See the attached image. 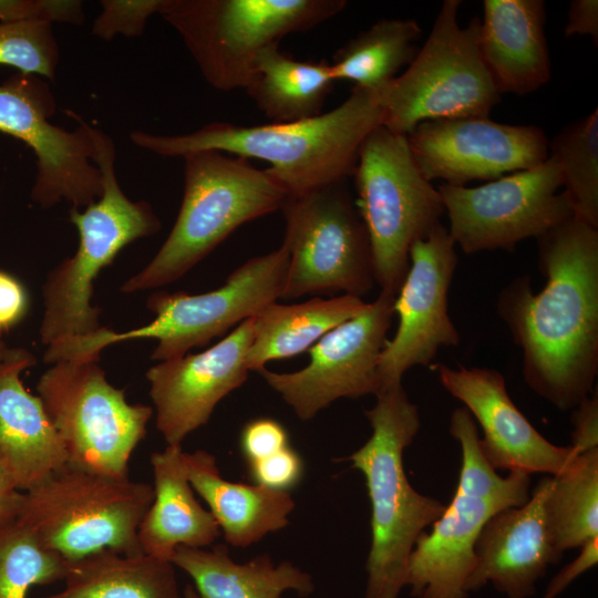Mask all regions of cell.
Returning a JSON list of instances; mask_svg holds the SVG:
<instances>
[{
  "label": "cell",
  "instance_id": "cell-1",
  "mask_svg": "<svg viewBox=\"0 0 598 598\" xmlns=\"http://www.w3.org/2000/svg\"><path fill=\"white\" fill-rule=\"evenodd\" d=\"M544 289L527 276L502 289L496 311L522 349L527 385L555 408L575 409L598 373V227L575 214L537 239Z\"/></svg>",
  "mask_w": 598,
  "mask_h": 598
},
{
  "label": "cell",
  "instance_id": "cell-2",
  "mask_svg": "<svg viewBox=\"0 0 598 598\" xmlns=\"http://www.w3.org/2000/svg\"><path fill=\"white\" fill-rule=\"evenodd\" d=\"M382 120L378 92L353 86L336 109L303 121L255 126L212 122L179 135L135 130L130 140L166 157L218 151L261 159L270 164L267 169L289 196H295L352 176L362 142Z\"/></svg>",
  "mask_w": 598,
  "mask_h": 598
},
{
  "label": "cell",
  "instance_id": "cell-3",
  "mask_svg": "<svg viewBox=\"0 0 598 598\" xmlns=\"http://www.w3.org/2000/svg\"><path fill=\"white\" fill-rule=\"evenodd\" d=\"M375 398L374 406L365 411L372 434L346 460L363 474L371 505L364 598H398L417 537L441 517L446 505L415 491L404 472L403 452L421 424L417 406L402 383Z\"/></svg>",
  "mask_w": 598,
  "mask_h": 598
},
{
  "label": "cell",
  "instance_id": "cell-4",
  "mask_svg": "<svg viewBox=\"0 0 598 598\" xmlns=\"http://www.w3.org/2000/svg\"><path fill=\"white\" fill-rule=\"evenodd\" d=\"M184 194L176 221L154 258L121 290L137 292L176 281L235 229L277 209L289 196L269 173L218 151L183 156Z\"/></svg>",
  "mask_w": 598,
  "mask_h": 598
},
{
  "label": "cell",
  "instance_id": "cell-5",
  "mask_svg": "<svg viewBox=\"0 0 598 598\" xmlns=\"http://www.w3.org/2000/svg\"><path fill=\"white\" fill-rule=\"evenodd\" d=\"M93 162L102 175V194L70 220L79 231L75 254L64 259L43 285L44 313L41 342L53 346L95 333L102 326L100 308L92 306L93 283L128 244L156 234L161 220L145 200L133 202L123 193L115 175V146L103 131L90 125Z\"/></svg>",
  "mask_w": 598,
  "mask_h": 598
},
{
  "label": "cell",
  "instance_id": "cell-6",
  "mask_svg": "<svg viewBox=\"0 0 598 598\" xmlns=\"http://www.w3.org/2000/svg\"><path fill=\"white\" fill-rule=\"evenodd\" d=\"M288 266L289 255L281 245L247 260L221 287L212 291L199 295L154 292L146 302L155 315L152 322L121 333L102 327L90 336L54 346L51 358L53 361H99L106 346L142 338L158 341L152 354L154 360L183 357L192 348L205 346L281 298Z\"/></svg>",
  "mask_w": 598,
  "mask_h": 598
},
{
  "label": "cell",
  "instance_id": "cell-7",
  "mask_svg": "<svg viewBox=\"0 0 598 598\" xmlns=\"http://www.w3.org/2000/svg\"><path fill=\"white\" fill-rule=\"evenodd\" d=\"M153 498L151 484L66 464L23 492L16 522L66 561L104 549L135 554Z\"/></svg>",
  "mask_w": 598,
  "mask_h": 598
},
{
  "label": "cell",
  "instance_id": "cell-8",
  "mask_svg": "<svg viewBox=\"0 0 598 598\" xmlns=\"http://www.w3.org/2000/svg\"><path fill=\"white\" fill-rule=\"evenodd\" d=\"M344 0H164L158 14L178 33L206 82L246 89L258 54L340 13Z\"/></svg>",
  "mask_w": 598,
  "mask_h": 598
},
{
  "label": "cell",
  "instance_id": "cell-9",
  "mask_svg": "<svg viewBox=\"0 0 598 598\" xmlns=\"http://www.w3.org/2000/svg\"><path fill=\"white\" fill-rule=\"evenodd\" d=\"M368 231L375 283L396 296L410 266V248L441 224L440 193L412 156L406 135L383 125L362 142L352 173Z\"/></svg>",
  "mask_w": 598,
  "mask_h": 598
},
{
  "label": "cell",
  "instance_id": "cell-10",
  "mask_svg": "<svg viewBox=\"0 0 598 598\" xmlns=\"http://www.w3.org/2000/svg\"><path fill=\"white\" fill-rule=\"evenodd\" d=\"M460 6V0L443 1L406 70L378 92L388 130L408 135L426 121L488 117L499 102L477 45L480 19L462 28Z\"/></svg>",
  "mask_w": 598,
  "mask_h": 598
},
{
  "label": "cell",
  "instance_id": "cell-11",
  "mask_svg": "<svg viewBox=\"0 0 598 598\" xmlns=\"http://www.w3.org/2000/svg\"><path fill=\"white\" fill-rule=\"evenodd\" d=\"M68 465L113 477H128V464L154 409L126 401L97 361H59L37 384Z\"/></svg>",
  "mask_w": 598,
  "mask_h": 598
},
{
  "label": "cell",
  "instance_id": "cell-12",
  "mask_svg": "<svg viewBox=\"0 0 598 598\" xmlns=\"http://www.w3.org/2000/svg\"><path fill=\"white\" fill-rule=\"evenodd\" d=\"M346 182L288 196L281 206L289 255L282 299L340 291L362 298L373 288L368 231Z\"/></svg>",
  "mask_w": 598,
  "mask_h": 598
},
{
  "label": "cell",
  "instance_id": "cell-13",
  "mask_svg": "<svg viewBox=\"0 0 598 598\" xmlns=\"http://www.w3.org/2000/svg\"><path fill=\"white\" fill-rule=\"evenodd\" d=\"M555 159L477 187L440 184L448 234L465 254L503 249L538 238L574 215Z\"/></svg>",
  "mask_w": 598,
  "mask_h": 598
},
{
  "label": "cell",
  "instance_id": "cell-14",
  "mask_svg": "<svg viewBox=\"0 0 598 598\" xmlns=\"http://www.w3.org/2000/svg\"><path fill=\"white\" fill-rule=\"evenodd\" d=\"M55 111L54 95L39 75L19 72L0 83V132L27 144L37 157L31 199L42 208L62 200L85 208L102 194L90 124L66 111L79 124L66 131L50 122Z\"/></svg>",
  "mask_w": 598,
  "mask_h": 598
},
{
  "label": "cell",
  "instance_id": "cell-15",
  "mask_svg": "<svg viewBox=\"0 0 598 598\" xmlns=\"http://www.w3.org/2000/svg\"><path fill=\"white\" fill-rule=\"evenodd\" d=\"M395 295L381 290L357 316L326 333L308 351L310 362L288 373L258 371L267 384L308 421L332 402L379 391L378 364L394 316Z\"/></svg>",
  "mask_w": 598,
  "mask_h": 598
},
{
  "label": "cell",
  "instance_id": "cell-16",
  "mask_svg": "<svg viewBox=\"0 0 598 598\" xmlns=\"http://www.w3.org/2000/svg\"><path fill=\"white\" fill-rule=\"evenodd\" d=\"M409 255V270L394 300L398 329L379 359L378 393L401 384L411 368L431 364L440 348L460 342L447 311V292L457 265L447 228L436 226L426 238L412 244Z\"/></svg>",
  "mask_w": 598,
  "mask_h": 598
},
{
  "label": "cell",
  "instance_id": "cell-17",
  "mask_svg": "<svg viewBox=\"0 0 598 598\" xmlns=\"http://www.w3.org/2000/svg\"><path fill=\"white\" fill-rule=\"evenodd\" d=\"M416 166L430 182L465 186L532 168L548 157L542 128L488 117H453L420 123L406 135Z\"/></svg>",
  "mask_w": 598,
  "mask_h": 598
},
{
  "label": "cell",
  "instance_id": "cell-18",
  "mask_svg": "<svg viewBox=\"0 0 598 598\" xmlns=\"http://www.w3.org/2000/svg\"><path fill=\"white\" fill-rule=\"evenodd\" d=\"M251 341L249 318L209 349L161 361L148 369L156 427L166 445L182 446L187 435L208 422L216 405L245 383Z\"/></svg>",
  "mask_w": 598,
  "mask_h": 598
},
{
  "label": "cell",
  "instance_id": "cell-19",
  "mask_svg": "<svg viewBox=\"0 0 598 598\" xmlns=\"http://www.w3.org/2000/svg\"><path fill=\"white\" fill-rule=\"evenodd\" d=\"M442 386L476 420L482 452L494 470L556 476L578 456L545 439L512 401L504 377L489 368L433 365Z\"/></svg>",
  "mask_w": 598,
  "mask_h": 598
},
{
  "label": "cell",
  "instance_id": "cell-20",
  "mask_svg": "<svg viewBox=\"0 0 598 598\" xmlns=\"http://www.w3.org/2000/svg\"><path fill=\"white\" fill-rule=\"evenodd\" d=\"M548 482L549 477L542 478L523 506L502 509L484 524L465 586L468 594L489 582L507 598H528L548 567L561 559L544 511Z\"/></svg>",
  "mask_w": 598,
  "mask_h": 598
},
{
  "label": "cell",
  "instance_id": "cell-21",
  "mask_svg": "<svg viewBox=\"0 0 598 598\" xmlns=\"http://www.w3.org/2000/svg\"><path fill=\"white\" fill-rule=\"evenodd\" d=\"M35 363L24 348H8L0 361V468L21 492L68 464L40 398L21 380V373Z\"/></svg>",
  "mask_w": 598,
  "mask_h": 598
},
{
  "label": "cell",
  "instance_id": "cell-22",
  "mask_svg": "<svg viewBox=\"0 0 598 598\" xmlns=\"http://www.w3.org/2000/svg\"><path fill=\"white\" fill-rule=\"evenodd\" d=\"M543 0H485L477 45L499 94L525 95L550 80Z\"/></svg>",
  "mask_w": 598,
  "mask_h": 598
},
{
  "label": "cell",
  "instance_id": "cell-23",
  "mask_svg": "<svg viewBox=\"0 0 598 598\" xmlns=\"http://www.w3.org/2000/svg\"><path fill=\"white\" fill-rule=\"evenodd\" d=\"M505 509L494 502L455 491L432 529L423 532L410 554L405 586L415 598H467L474 546L484 524Z\"/></svg>",
  "mask_w": 598,
  "mask_h": 598
},
{
  "label": "cell",
  "instance_id": "cell-24",
  "mask_svg": "<svg viewBox=\"0 0 598 598\" xmlns=\"http://www.w3.org/2000/svg\"><path fill=\"white\" fill-rule=\"evenodd\" d=\"M184 452L181 445H166L151 455L154 498L137 530L142 551L168 561L178 547H209L221 535L212 513L195 496Z\"/></svg>",
  "mask_w": 598,
  "mask_h": 598
},
{
  "label": "cell",
  "instance_id": "cell-25",
  "mask_svg": "<svg viewBox=\"0 0 598 598\" xmlns=\"http://www.w3.org/2000/svg\"><path fill=\"white\" fill-rule=\"evenodd\" d=\"M188 481L207 504L225 542L246 548L270 533L283 529L296 503L289 492L225 480L213 454L184 452Z\"/></svg>",
  "mask_w": 598,
  "mask_h": 598
},
{
  "label": "cell",
  "instance_id": "cell-26",
  "mask_svg": "<svg viewBox=\"0 0 598 598\" xmlns=\"http://www.w3.org/2000/svg\"><path fill=\"white\" fill-rule=\"evenodd\" d=\"M171 561L193 579L202 598H281L287 590L305 597L315 589L311 576L292 563L275 564L266 554L236 563L224 544L182 546Z\"/></svg>",
  "mask_w": 598,
  "mask_h": 598
},
{
  "label": "cell",
  "instance_id": "cell-27",
  "mask_svg": "<svg viewBox=\"0 0 598 598\" xmlns=\"http://www.w3.org/2000/svg\"><path fill=\"white\" fill-rule=\"evenodd\" d=\"M362 298L342 295L334 298H312L301 303L271 302L252 318V341L246 363L249 371H260L274 360L309 350L326 333L360 313Z\"/></svg>",
  "mask_w": 598,
  "mask_h": 598
},
{
  "label": "cell",
  "instance_id": "cell-28",
  "mask_svg": "<svg viewBox=\"0 0 598 598\" xmlns=\"http://www.w3.org/2000/svg\"><path fill=\"white\" fill-rule=\"evenodd\" d=\"M334 82L328 60L300 61L278 43L258 54L245 90L272 123H290L320 115Z\"/></svg>",
  "mask_w": 598,
  "mask_h": 598
},
{
  "label": "cell",
  "instance_id": "cell-29",
  "mask_svg": "<svg viewBox=\"0 0 598 598\" xmlns=\"http://www.w3.org/2000/svg\"><path fill=\"white\" fill-rule=\"evenodd\" d=\"M68 563L64 588L44 598H181L175 566L143 551L104 549Z\"/></svg>",
  "mask_w": 598,
  "mask_h": 598
},
{
  "label": "cell",
  "instance_id": "cell-30",
  "mask_svg": "<svg viewBox=\"0 0 598 598\" xmlns=\"http://www.w3.org/2000/svg\"><path fill=\"white\" fill-rule=\"evenodd\" d=\"M422 29L412 19H383L350 39L330 63L334 81L379 92L409 65L419 51Z\"/></svg>",
  "mask_w": 598,
  "mask_h": 598
},
{
  "label": "cell",
  "instance_id": "cell-31",
  "mask_svg": "<svg viewBox=\"0 0 598 598\" xmlns=\"http://www.w3.org/2000/svg\"><path fill=\"white\" fill-rule=\"evenodd\" d=\"M544 511L561 554L598 536V448L579 454L563 473L549 476Z\"/></svg>",
  "mask_w": 598,
  "mask_h": 598
},
{
  "label": "cell",
  "instance_id": "cell-32",
  "mask_svg": "<svg viewBox=\"0 0 598 598\" xmlns=\"http://www.w3.org/2000/svg\"><path fill=\"white\" fill-rule=\"evenodd\" d=\"M548 155L559 167L574 214L598 227V110L563 127L548 141Z\"/></svg>",
  "mask_w": 598,
  "mask_h": 598
},
{
  "label": "cell",
  "instance_id": "cell-33",
  "mask_svg": "<svg viewBox=\"0 0 598 598\" xmlns=\"http://www.w3.org/2000/svg\"><path fill=\"white\" fill-rule=\"evenodd\" d=\"M450 433L458 442L462 452L455 491L494 502L502 508L519 507L528 502L529 475L509 472L503 477L496 473L482 452L475 420L464 406L455 409L451 414Z\"/></svg>",
  "mask_w": 598,
  "mask_h": 598
},
{
  "label": "cell",
  "instance_id": "cell-34",
  "mask_svg": "<svg viewBox=\"0 0 598 598\" xmlns=\"http://www.w3.org/2000/svg\"><path fill=\"white\" fill-rule=\"evenodd\" d=\"M68 566L16 519L0 526V598H27L33 586L63 580Z\"/></svg>",
  "mask_w": 598,
  "mask_h": 598
},
{
  "label": "cell",
  "instance_id": "cell-35",
  "mask_svg": "<svg viewBox=\"0 0 598 598\" xmlns=\"http://www.w3.org/2000/svg\"><path fill=\"white\" fill-rule=\"evenodd\" d=\"M60 60L52 24L39 21L0 22V64L53 80Z\"/></svg>",
  "mask_w": 598,
  "mask_h": 598
},
{
  "label": "cell",
  "instance_id": "cell-36",
  "mask_svg": "<svg viewBox=\"0 0 598 598\" xmlns=\"http://www.w3.org/2000/svg\"><path fill=\"white\" fill-rule=\"evenodd\" d=\"M102 11L92 25V34L111 41L116 35L138 37L147 20L159 13L164 0H102Z\"/></svg>",
  "mask_w": 598,
  "mask_h": 598
},
{
  "label": "cell",
  "instance_id": "cell-37",
  "mask_svg": "<svg viewBox=\"0 0 598 598\" xmlns=\"http://www.w3.org/2000/svg\"><path fill=\"white\" fill-rule=\"evenodd\" d=\"M28 21L81 25L85 14L80 0H0V22Z\"/></svg>",
  "mask_w": 598,
  "mask_h": 598
},
{
  "label": "cell",
  "instance_id": "cell-38",
  "mask_svg": "<svg viewBox=\"0 0 598 598\" xmlns=\"http://www.w3.org/2000/svg\"><path fill=\"white\" fill-rule=\"evenodd\" d=\"M247 466L254 484L276 491L289 492L303 476V461L291 446Z\"/></svg>",
  "mask_w": 598,
  "mask_h": 598
},
{
  "label": "cell",
  "instance_id": "cell-39",
  "mask_svg": "<svg viewBox=\"0 0 598 598\" xmlns=\"http://www.w3.org/2000/svg\"><path fill=\"white\" fill-rule=\"evenodd\" d=\"M239 446L247 463L271 456L290 446L286 427L275 419L258 417L245 424Z\"/></svg>",
  "mask_w": 598,
  "mask_h": 598
},
{
  "label": "cell",
  "instance_id": "cell-40",
  "mask_svg": "<svg viewBox=\"0 0 598 598\" xmlns=\"http://www.w3.org/2000/svg\"><path fill=\"white\" fill-rule=\"evenodd\" d=\"M571 423V444L576 453L598 448V396L597 391L582 400L573 409Z\"/></svg>",
  "mask_w": 598,
  "mask_h": 598
},
{
  "label": "cell",
  "instance_id": "cell-41",
  "mask_svg": "<svg viewBox=\"0 0 598 598\" xmlns=\"http://www.w3.org/2000/svg\"><path fill=\"white\" fill-rule=\"evenodd\" d=\"M579 549V555L549 581L542 598L558 597L576 578L597 565L598 536L587 540Z\"/></svg>",
  "mask_w": 598,
  "mask_h": 598
},
{
  "label": "cell",
  "instance_id": "cell-42",
  "mask_svg": "<svg viewBox=\"0 0 598 598\" xmlns=\"http://www.w3.org/2000/svg\"><path fill=\"white\" fill-rule=\"evenodd\" d=\"M28 297L23 286L0 270V332L17 324L25 315Z\"/></svg>",
  "mask_w": 598,
  "mask_h": 598
},
{
  "label": "cell",
  "instance_id": "cell-43",
  "mask_svg": "<svg viewBox=\"0 0 598 598\" xmlns=\"http://www.w3.org/2000/svg\"><path fill=\"white\" fill-rule=\"evenodd\" d=\"M588 35L597 47L598 42V1L573 0L567 13L565 37Z\"/></svg>",
  "mask_w": 598,
  "mask_h": 598
},
{
  "label": "cell",
  "instance_id": "cell-44",
  "mask_svg": "<svg viewBox=\"0 0 598 598\" xmlns=\"http://www.w3.org/2000/svg\"><path fill=\"white\" fill-rule=\"evenodd\" d=\"M23 492L19 491L0 468V526L17 518Z\"/></svg>",
  "mask_w": 598,
  "mask_h": 598
},
{
  "label": "cell",
  "instance_id": "cell-45",
  "mask_svg": "<svg viewBox=\"0 0 598 598\" xmlns=\"http://www.w3.org/2000/svg\"><path fill=\"white\" fill-rule=\"evenodd\" d=\"M184 598H202L193 584H187L184 588Z\"/></svg>",
  "mask_w": 598,
  "mask_h": 598
},
{
  "label": "cell",
  "instance_id": "cell-46",
  "mask_svg": "<svg viewBox=\"0 0 598 598\" xmlns=\"http://www.w3.org/2000/svg\"><path fill=\"white\" fill-rule=\"evenodd\" d=\"M7 350H8V347H7L6 342L0 338V361L4 357Z\"/></svg>",
  "mask_w": 598,
  "mask_h": 598
}]
</instances>
